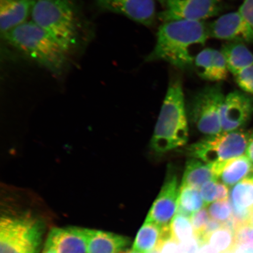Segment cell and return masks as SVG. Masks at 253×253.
Masks as SVG:
<instances>
[{
    "mask_svg": "<svg viewBox=\"0 0 253 253\" xmlns=\"http://www.w3.org/2000/svg\"><path fill=\"white\" fill-rule=\"evenodd\" d=\"M208 38L207 25L204 21L164 23L158 29L156 45L146 61H164L177 68L189 69L194 66Z\"/></svg>",
    "mask_w": 253,
    "mask_h": 253,
    "instance_id": "obj_1",
    "label": "cell"
},
{
    "mask_svg": "<svg viewBox=\"0 0 253 253\" xmlns=\"http://www.w3.org/2000/svg\"><path fill=\"white\" fill-rule=\"evenodd\" d=\"M5 40L33 61L55 75H61L70 52L33 21H26L4 34Z\"/></svg>",
    "mask_w": 253,
    "mask_h": 253,
    "instance_id": "obj_2",
    "label": "cell"
},
{
    "mask_svg": "<svg viewBox=\"0 0 253 253\" xmlns=\"http://www.w3.org/2000/svg\"><path fill=\"white\" fill-rule=\"evenodd\" d=\"M186 118L182 82L179 77L170 81L151 141L156 153H167L184 145L188 141Z\"/></svg>",
    "mask_w": 253,
    "mask_h": 253,
    "instance_id": "obj_3",
    "label": "cell"
},
{
    "mask_svg": "<svg viewBox=\"0 0 253 253\" xmlns=\"http://www.w3.org/2000/svg\"><path fill=\"white\" fill-rule=\"evenodd\" d=\"M31 17L69 52L77 46L81 25L75 0H36Z\"/></svg>",
    "mask_w": 253,
    "mask_h": 253,
    "instance_id": "obj_4",
    "label": "cell"
},
{
    "mask_svg": "<svg viewBox=\"0 0 253 253\" xmlns=\"http://www.w3.org/2000/svg\"><path fill=\"white\" fill-rule=\"evenodd\" d=\"M44 226L29 213L4 214L0 220V253H39Z\"/></svg>",
    "mask_w": 253,
    "mask_h": 253,
    "instance_id": "obj_5",
    "label": "cell"
},
{
    "mask_svg": "<svg viewBox=\"0 0 253 253\" xmlns=\"http://www.w3.org/2000/svg\"><path fill=\"white\" fill-rule=\"evenodd\" d=\"M249 137V134L239 129L221 132L190 145L187 150L192 158L214 165L245 156Z\"/></svg>",
    "mask_w": 253,
    "mask_h": 253,
    "instance_id": "obj_6",
    "label": "cell"
},
{
    "mask_svg": "<svg viewBox=\"0 0 253 253\" xmlns=\"http://www.w3.org/2000/svg\"><path fill=\"white\" fill-rule=\"evenodd\" d=\"M224 97L220 85L215 84L202 88L193 98L190 116L201 133L212 136L222 132L220 109Z\"/></svg>",
    "mask_w": 253,
    "mask_h": 253,
    "instance_id": "obj_7",
    "label": "cell"
},
{
    "mask_svg": "<svg viewBox=\"0 0 253 253\" xmlns=\"http://www.w3.org/2000/svg\"><path fill=\"white\" fill-rule=\"evenodd\" d=\"M158 18L163 23L179 20L203 21L221 11L219 0H166Z\"/></svg>",
    "mask_w": 253,
    "mask_h": 253,
    "instance_id": "obj_8",
    "label": "cell"
},
{
    "mask_svg": "<svg viewBox=\"0 0 253 253\" xmlns=\"http://www.w3.org/2000/svg\"><path fill=\"white\" fill-rule=\"evenodd\" d=\"M179 192L178 178L169 171L145 221L169 227L178 211Z\"/></svg>",
    "mask_w": 253,
    "mask_h": 253,
    "instance_id": "obj_9",
    "label": "cell"
},
{
    "mask_svg": "<svg viewBox=\"0 0 253 253\" xmlns=\"http://www.w3.org/2000/svg\"><path fill=\"white\" fill-rule=\"evenodd\" d=\"M253 115V97L244 91H234L224 97L220 109L222 132L237 130Z\"/></svg>",
    "mask_w": 253,
    "mask_h": 253,
    "instance_id": "obj_10",
    "label": "cell"
},
{
    "mask_svg": "<svg viewBox=\"0 0 253 253\" xmlns=\"http://www.w3.org/2000/svg\"><path fill=\"white\" fill-rule=\"evenodd\" d=\"M209 37L230 42L253 43V30L238 12L221 16L207 25Z\"/></svg>",
    "mask_w": 253,
    "mask_h": 253,
    "instance_id": "obj_11",
    "label": "cell"
},
{
    "mask_svg": "<svg viewBox=\"0 0 253 253\" xmlns=\"http://www.w3.org/2000/svg\"><path fill=\"white\" fill-rule=\"evenodd\" d=\"M101 8L121 14L145 26H151L156 17L154 0H95Z\"/></svg>",
    "mask_w": 253,
    "mask_h": 253,
    "instance_id": "obj_12",
    "label": "cell"
},
{
    "mask_svg": "<svg viewBox=\"0 0 253 253\" xmlns=\"http://www.w3.org/2000/svg\"><path fill=\"white\" fill-rule=\"evenodd\" d=\"M45 246L54 250L56 253H87L86 229L53 228L49 233Z\"/></svg>",
    "mask_w": 253,
    "mask_h": 253,
    "instance_id": "obj_13",
    "label": "cell"
},
{
    "mask_svg": "<svg viewBox=\"0 0 253 253\" xmlns=\"http://www.w3.org/2000/svg\"><path fill=\"white\" fill-rule=\"evenodd\" d=\"M169 241H171L169 226L161 227L145 221L135 237L132 251L139 253H160Z\"/></svg>",
    "mask_w": 253,
    "mask_h": 253,
    "instance_id": "obj_14",
    "label": "cell"
},
{
    "mask_svg": "<svg viewBox=\"0 0 253 253\" xmlns=\"http://www.w3.org/2000/svg\"><path fill=\"white\" fill-rule=\"evenodd\" d=\"M217 181L233 186L248 178H253V164L246 156L211 165Z\"/></svg>",
    "mask_w": 253,
    "mask_h": 253,
    "instance_id": "obj_15",
    "label": "cell"
},
{
    "mask_svg": "<svg viewBox=\"0 0 253 253\" xmlns=\"http://www.w3.org/2000/svg\"><path fill=\"white\" fill-rule=\"evenodd\" d=\"M36 0H0V28L2 35L26 22Z\"/></svg>",
    "mask_w": 253,
    "mask_h": 253,
    "instance_id": "obj_16",
    "label": "cell"
},
{
    "mask_svg": "<svg viewBox=\"0 0 253 253\" xmlns=\"http://www.w3.org/2000/svg\"><path fill=\"white\" fill-rule=\"evenodd\" d=\"M229 197L235 223L249 221L253 212V178L233 186Z\"/></svg>",
    "mask_w": 253,
    "mask_h": 253,
    "instance_id": "obj_17",
    "label": "cell"
},
{
    "mask_svg": "<svg viewBox=\"0 0 253 253\" xmlns=\"http://www.w3.org/2000/svg\"><path fill=\"white\" fill-rule=\"evenodd\" d=\"M87 253H119L129 244L125 236L105 231L86 229Z\"/></svg>",
    "mask_w": 253,
    "mask_h": 253,
    "instance_id": "obj_18",
    "label": "cell"
},
{
    "mask_svg": "<svg viewBox=\"0 0 253 253\" xmlns=\"http://www.w3.org/2000/svg\"><path fill=\"white\" fill-rule=\"evenodd\" d=\"M220 51L225 58L229 72L233 75L253 65V53L245 43H227L223 46Z\"/></svg>",
    "mask_w": 253,
    "mask_h": 253,
    "instance_id": "obj_19",
    "label": "cell"
},
{
    "mask_svg": "<svg viewBox=\"0 0 253 253\" xmlns=\"http://www.w3.org/2000/svg\"><path fill=\"white\" fill-rule=\"evenodd\" d=\"M216 180L210 164L192 158L186 163L181 186L200 188L205 183Z\"/></svg>",
    "mask_w": 253,
    "mask_h": 253,
    "instance_id": "obj_20",
    "label": "cell"
},
{
    "mask_svg": "<svg viewBox=\"0 0 253 253\" xmlns=\"http://www.w3.org/2000/svg\"><path fill=\"white\" fill-rule=\"evenodd\" d=\"M203 207H205V205L199 189L191 186H181L177 213L191 218Z\"/></svg>",
    "mask_w": 253,
    "mask_h": 253,
    "instance_id": "obj_21",
    "label": "cell"
},
{
    "mask_svg": "<svg viewBox=\"0 0 253 253\" xmlns=\"http://www.w3.org/2000/svg\"><path fill=\"white\" fill-rule=\"evenodd\" d=\"M208 243L217 253H235L238 248L234 227L229 225H223L215 231Z\"/></svg>",
    "mask_w": 253,
    "mask_h": 253,
    "instance_id": "obj_22",
    "label": "cell"
},
{
    "mask_svg": "<svg viewBox=\"0 0 253 253\" xmlns=\"http://www.w3.org/2000/svg\"><path fill=\"white\" fill-rule=\"evenodd\" d=\"M170 239L177 244H182L194 237L191 218L177 213L169 225Z\"/></svg>",
    "mask_w": 253,
    "mask_h": 253,
    "instance_id": "obj_23",
    "label": "cell"
},
{
    "mask_svg": "<svg viewBox=\"0 0 253 253\" xmlns=\"http://www.w3.org/2000/svg\"><path fill=\"white\" fill-rule=\"evenodd\" d=\"M200 192L205 207L214 202L227 200L230 196L228 186L217 180L205 183L201 188Z\"/></svg>",
    "mask_w": 253,
    "mask_h": 253,
    "instance_id": "obj_24",
    "label": "cell"
},
{
    "mask_svg": "<svg viewBox=\"0 0 253 253\" xmlns=\"http://www.w3.org/2000/svg\"><path fill=\"white\" fill-rule=\"evenodd\" d=\"M209 214L211 219L218 221L223 225L235 226L233 210L229 199L214 202L209 206Z\"/></svg>",
    "mask_w": 253,
    "mask_h": 253,
    "instance_id": "obj_25",
    "label": "cell"
},
{
    "mask_svg": "<svg viewBox=\"0 0 253 253\" xmlns=\"http://www.w3.org/2000/svg\"><path fill=\"white\" fill-rule=\"evenodd\" d=\"M213 49H202L196 57L194 67L199 77L212 82Z\"/></svg>",
    "mask_w": 253,
    "mask_h": 253,
    "instance_id": "obj_26",
    "label": "cell"
},
{
    "mask_svg": "<svg viewBox=\"0 0 253 253\" xmlns=\"http://www.w3.org/2000/svg\"><path fill=\"white\" fill-rule=\"evenodd\" d=\"M237 245L245 253H253V223H235L234 226Z\"/></svg>",
    "mask_w": 253,
    "mask_h": 253,
    "instance_id": "obj_27",
    "label": "cell"
},
{
    "mask_svg": "<svg viewBox=\"0 0 253 253\" xmlns=\"http://www.w3.org/2000/svg\"><path fill=\"white\" fill-rule=\"evenodd\" d=\"M213 67L212 82H221L226 80L229 72L227 63L219 50L213 49Z\"/></svg>",
    "mask_w": 253,
    "mask_h": 253,
    "instance_id": "obj_28",
    "label": "cell"
},
{
    "mask_svg": "<svg viewBox=\"0 0 253 253\" xmlns=\"http://www.w3.org/2000/svg\"><path fill=\"white\" fill-rule=\"evenodd\" d=\"M193 229H194V235L195 238L198 240L201 238L202 234L210 220V215L206 208L196 212L191 218Z\"/></svg>",
    "mask_w": 253,
    "mask_h": 253,
    "instance_id": "obj_29",
    "label": "cell"
},
{
    "mask_svg": "<svg viewBox=\"0 0 253 253\" xmlns=\"http://www.w3.org/2000/svg\"><path fill=\"white\" fill-rule=\"evenodd\" d=\"M235 81L243 91L253 96V65L235 75Z\"/></svg>",
    "mask_w": 253,
    "mask_h": 253,
    "instance_id": "obj_30",
    "label": "cell"
},
{
    "mask_svg": "<svg viewBox=\"0 0 253 253\" xmlns=\"http://www.w3.org/2000/svg\"><path fill=\"white\" fill-rule=\"evenodd\" d=\"M239 12L253 30V0H244L239 9Z\"/></svg>",
    "mask_w": 253,
    "mask_h": 253,
    "instance_id": "obj_31",
    "label": "cell"
},
{
    "mask_svg": "<svg viewBox=\"0 0 253 253\" xmlns=\"http://www.w3.org/2000/svg\"><path fill=\"white\" fill-rule=\"evenodd\" d=\"M246 155L253 164V132L249 134L248 147H247Z\"/></svg>",
    "mask_w": 253,
    "mask_h": 253,
    "instance_id": "obj_32",
    "label": "cell"
},
{
    "mask_svg": "<svg viewBox=\"0 0 253 253\" xmlns=\"http://www.w3.org/2000/svg\"><path fill=\"white\" fill-rule=\"evenodd\" d=\"M42 253H56L54 250L47 248V247H45L44 248Z\"/></svg>",
    "mask_w": 253,
    "mask_h": 253,
    "instance_id": "obj_33",
    "label": "cell"
},
{
    "mask_svg": "<svg viewBox=\"0 0 253 253\" xmlns=\"http://www.w3.org/2000/svg\"><path fill=\"white\" fill-rule=\"evenodd\" d=\"M249 222L253 223V213L252 214L251 218H250Z\"/></svg>",
    "mask_w": 253,
    "mask_h": 253,
    "instance_id": "obj_34",
    "label": "cell"
},
{
    "mask_svg": "<svg viewBox=\"0 0 253 253\" xmlns=\"http://www.w3.org/2000/svg\"><path fill=\"white\" fill-rule=\"evenodd\" d=\"M158 1L161 3V5H163L166 0H158Z\"/></svg>",
    "mask_w": 253,
    "mask_h": 253,
    "instance_id": "obj_35",
    "label": "cell"
},
{
    "mask_svg": "<svg viewBox=\"0 0 253 253\" xmlns=\"http://www.w3.org/2000/svg\"><path fill=\"white\" fill-rule=\"evenodd\" d=\"M126 253H139L136 252L134 251H126Z\"/></svg>",
    "mask_w": 253,
    "mask_h": 253,
    "instance_id": "obj_36",
    "label": "cell"
},
{
    "mask_svg": "<svg viewBox=\"0 0 253 253\" xmlns=\"http://www.w3.org/2000/svg\"><path fill=\"white\" fill-rule=\"evenodd\" d=\"M126 251H125V252H121V253H126Z\"/></svg>",
    "mask_w": 253,
    "mask_h": 253,
    "instance_id": "obj_37",
    "label": "cell"
}]
</instances>
